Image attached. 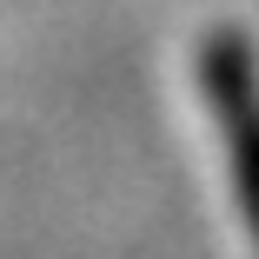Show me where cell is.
Wrapping results in <instances>:
<instances>
[{
    "label": "cell",
    "mask_w": 259,
    "mask_h": 259,
    "mask_svg": "<svg viewBox=\"0 0 259 259\" xmlns=\"http://www.w3.org/2000/svg\"><path fill=\"white\" fill-rule=\"evenodd\" d=\"M213 100L226 113V133H233V173H239V193H246V220L259 233V93L246 80V60L239 54H213Z\"/></svg>",
    "instance_id": "6da1fadb"
}]
</instances>
